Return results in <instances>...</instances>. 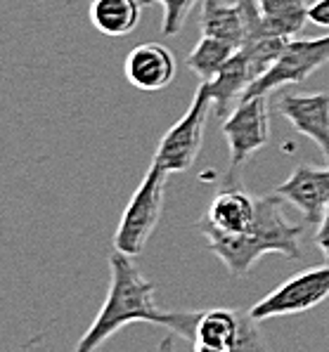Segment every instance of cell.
Listing matches in <instances>:
<instances>
[{
	"mask_svg": "<svg viewBox=\"0 0 329 352\" xmlns=\"http://www.w3.org/2000/svg\"><path fill=\"white\" fill-rule=\"evenodd\" d=\"M199 26L204 36L230 43L237 50L244 43V14H242L240 3L228 5L220 0H204Z\"/></svg>",
	"mask_w": 329,
	"mask_h": 352,
	"instance_id": "obj_14",
	"label": "cell"
},
{
	"mask_svg": "<svg viewBox=\"0 0 329 352\" xmlns=\"http://www.w3.org/2000/svg\"><path fill=\"white\" fill-rule=\"evenodd\" d=\"M156 352H176L173 336H164V338H161V343H159V350H156Z\"/></svg>",
	"mask_w": 329,
	"mask_h": 352,
	"instance_id": "obj_21",
	"label": "cell"
},
{
	"mask_svg": "<svg viewBox=\"0 0 329 352\" xmlns=\"http://www.w3.org/2000/svg\"><path fill=\"white\" fill-rule=\"evenodd\" d=\"M268 95L242 97L233 113L225 118L223 135L230 149V168L240 170L244 161L251 159L258 149L270 142V113H268Z\"/></svg>",
	"mask_w": 329,
	"mask_h": 352,
	"instance_id": "obj_8",
	"label": "cell"
},
{
	"mask_svg": "<svg viewBox=\"0 0 329 352\" xmlns=\"http://www.w3.org/2000/svg\"><path fill=\"white\" fill-rule=\"evenodd\" d=\"M166 175L169 173L152 161L149 170L145 173L142 182L138 185L136 194H133L126 210H123L114 232V248L123 256H140L145 251V246H147V241L152 239L161 218V208H164Z\"/></svg>",
	"mask_w": 329,
	"mask_h": 352,
	"instance_id": "obj_3",
	"label": "cell"
},
{
	"mask_svg": "<svg viewBox=\"0 0 329 352\" xmlns=\"http://www.w3.org/2000/svg\"><path fill=\"white\" fill-rule=\"evenodd\" d=\"M159 3L164 8V19H161V31L166 36H176L185 26L187 14L192 12V8L199 0H142V5Z\"/></svg>",
	"mask_w": 329,
	"mask_h": 352,
	"instance_id": "obj_18",
	"label": "cell"
},
{
	"mask_svg": "<svg viewBox=\"0 0 329 352\" xmlns=\"http://www.w3.org/2000/svg\"><path fill=\"white\" fill-rule=\"evenodd\" d=\"M142 0H90V21L105 36H128L140 21Z\"/></svg>",
	"mask_w": 329,
	"mask_h": 352,
	"instance_id": "obj_15",
	"label": "cell"
},
{
	"mask_svg": "<svg viewBox=\"0 0 329 352\" xmlns=\"http://www.w3.org/2000/svg\"><path fill=\"white\" fill-rule=\"evenodd\" d=\"M256 220V197L228 187L218 192L199 218L197 230H211L218 234H244Z\"/></svg>",
	"mask_w": 329,
	"mask_h": 352,
	"instance_id": "obj_12",
	"label": "cell"
},
{
	"mask_svg": "<svg viewBox=\"0 0 329 352\" xmlns=\"http://www.w3.org/2000/svg\"><path fill=\"white\" fill-rule=\"evenodd\" d=\"M275 194L289 201L306 218V223L320 225L329 206V166L317 168L312 164H301L291 170Z\"/></svg>",
	"mask_w": 329,
	"mask_h": 352,
	"instance_id": "obj_9",
	"label": "cell"
},
{
	"mask_svg": "<svg viewBox=\"0 0 329 352\" xmlns=\"http://www.w3.org/2000/svg\"><path fill=\"white\" fill-rule=\"evenodd\" d=\"M126 80L138 90H164L176 78V57L161 43H142L133 47L123 64Z\"/></svg>",
	"mask_w": 329,
	"mask_h": 352,
	"instance_id": "obj_11",
	"label": "cell"
},
{
	"mask_svg": "<svg viewBox=\"0 0 329 352\" xmlns=\"http://www.w3.org/2000/svg\"><path fill=\"white\" fill-rule=\"evenodd\" d=\"M279 113L299 130L301 135L310 138L322 151L329 166V93L296 95L289 93L279 97Z\"/></svg>",
	"mask_w": 329,
	"mask_h": 352,
	"instance_id": "obj_10",
	"label": "cell"
},
{
	"mask_svg": "<svg viewBox=\"0 0 329 352\" xmlns=\"http://www.w3.org/2000/svg\"><path fill=\"white\" fill-rule=\"evenodd\" d=\"M237 55V47L218 38L202 36V41L194 45V50L187 55V67L202 80H211L225 64Z\"/></svg>",
	"mask_w": 329,
	"mask_h": 352,
	"instance_id": "obj_17",
	"label": "cell"
},
{
	"mask_svg": "<svg viewBox=\"0 0 329 352\" xmlns=\"http://www.w3.org/2000/svg\"><path fill=\"white\" fill-rule=\"evenodd\" d=\"M329 64V34L322 38H304V41H291L284 45L277 62L268 69L256 83L244 93V97L268 95L284 85H296L308 80L317 69Z\"/></svg>",
	"mask_w": 329,
	"mask_h": 352,
	"instance_id": "obj_7",
	"label": "cell"
},
{
	"mask_svg": "<svg viewBox=\"0 0 329 352\" xmlns=\"http://www.w3.org/2000/svg\"><path fill=\"white\" fill-rule=\"evenodd\" d=\"M315 246L322 251V256L329 263V206L325 210V215H322L320 225H317V232H315Z\"/></svg>",
	"mask_w": 329,
	"mask_h": 352,
	"instance_id": "obj_19",
	"label": "cell"
},
{
	"mask_svg": "<svg viewBox=\"0 0 329 352\" xmlns=\"http://www.w3.org/2000/svg\"><path fill=\"white\" fill-rule=\"evenodd\" d=\"M266 24L277 36L294 38L310 19V8L304 0H256Z\"/></svg>",
	"mask_w": 329,
	"mask_h": 352,
	"instance_id": "obj_16",
	"label": "cell"
},
{
	"mask_svg": "<svg viewBox=\"0 0 329 352\" xmlns=\"http://www.w3.org/2000/svg\"><path fill=\"white\" fill-rule=\"evenodd\" d=\"M253 83H256V76H253L246 57L237 50V55L230 59V62L225 64L211 80H202V88L206 90L215 113L223 118L225 111H228V107L233 104L237 97L242 100Z\"/></svg>",
	"mask_w": 329,
	"mask_h": 352,
	"instance_id": "obj_13",
	"label": "cell"
},
{
	"mask_svg": "<svg viewBox=\"0 0 329 352\" xmlns=\"http://www.w3.org/2000/svg\"><path fill=\"white\" fill-rule=\"evenodd\" d=\"M329 298V263L291 274L275 291L251 307V315L263 322L273 317L304 315Z\"/></svg>",
	"mask_w": 329,
	"mask_h": 352,
	"instance_id": "obj_6",
	"label": "cell"
},
{
	"mask_svg": "<svg viewBox=\"0 0 329 352\" xmlns=\"http://www.w3.org/2000/svg\"><path fill=\"white\" fill-rule=\"evenodd\" d=\"M199 312H166L154 302V284H149L131 256L114 251L109 256V291L93 324L81 336L74 352H97L114 333L136 322L159 324L176 336L192 340Z\"/></svg>",
	"mask_w": 329,
	"mask_h": 352,
	"instance_id": "obj_1",
	"label": "cell"
},
{
	"mask_svg": "<svg viewBox=\"0 0 329 352\" xmlns=\"http://www.w3.org/2000/svg\"><path fill=\"white\" fill-rule=\"evenodd\" d=\"M310 21L329 29V0H315L310 5Z\"/></svg>",
	"mask_w": 329,
	"mask_h": 352,
	"instance_id": "obj_20",
	"label": "cell"
},
{
	"mask_svg": "<svg viewBox=\"0 0 329 352\" xmlns=\"http://www.w3.org/2000/svg\"><path fill=\"white\" fill-rule=\"evenodd\" d=\"M209 104H211V100H209L206 90L199 85L187 111L182 113V118L173 123L166 130L164 138H161L152 161L164 168L169 175L171 173L190 170L194 161H197L204 142V126H206Z\"/></svg>",
	"mask_w": 329,
	"mask_h": 352,
	"instance_id": "obj_5",
	"label": "cell"
},
{
	"mask_svg": "<svg viewBox=\"0 0 329 352\" xmlns=\"http://www.w3.org/2000/svg\"><path fill=\"white\" fill-rule=\"evenodd\" d=\"M206 239L209 251L225 265L233 277L246 274L268 253H279L289 260L301 258L304 227L289 223L284 215V199L279 194L256 197V220L244 234H218L199 230Z\"/></svg>",
	"mask_w": 329,
	"mask_h": 352,
	"instance_id": "obj_2",
	"label": "cell"
},
{
	"mask_svg": "<svg viewBox=\"0 0 329 352\" xmlns=\"http://www.w3.org/2000/svg\"><path fill=\"white\" fill-rule=\"evenodd\" d=\"M192 352H270L263 343L258 319L251 310L199 312L192 336Z\"/></svg>",
	"mask_w": 329,
	"mask_h": 352,
	"instance_id": "obj_4",
	"label": "cell"
}]
</instances>
